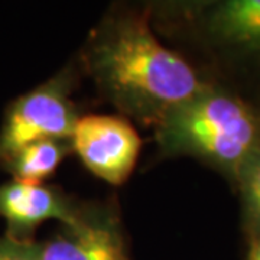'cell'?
<instances>
[{"mask_svg": "<svg viewBox=\"0 0 260 260\" xmlns=\"http://www.w3.org/2000/svg\"><path fill=\"white\" fill-rule=\"evenodd\" d=\"M77 119L67 75L58 74L38 85L6 112L0 130V165L34 142L70 140Z\"/></svg>", "mask_w": 260, "mask_h": 260, "instance_id": "obj_3", "label": "cell"}, {"mask_svg": "<svg viewBox=\"0 0 260 260\" xmlns=\"http://www.w3.org/2000/svg\"><path fill=\"white\" fill-rule=\"evenodd\" d=\"M41 260H130L119 218L110 210H81L47 242Z\"/></svg>", "mask_w": 260, "mask_h": 260, "instance_id": "obj_5", "label": "cell"}, {"mask_svg": "<svg viewBox=\"0 0 260 260\" xmlns=\"http://www.w3.org/2000/svg\"><path fill=\"white\" fill-rule=\"evenodd\" d=\"M88 62L97 84L117 107L155 126L208 87L192 65L162 45L148 22L136 16L102 29Z\"/></svg>", "mask_w": 260, "mask_h": 260, "instance_id": "obj_1", "label": "cell"}, {"mask_svg": "<svg viewBox=\"0 0 260 260\" xmlns=\"http://www.w3.org/2000/svg\"><path fill=\"white\" fill-rule=\"evenodd\" d=\"M70 142L85 168L112 185H121L130 177L142 145L129 121L107 114L78 117Z\"/></svg>", "mask_w": 260, "mask_h": 260, "instance_id": "obj_4", "label": "cell"}, {"mask_svg": "<svg viewBox=\"0 0 260 260\" xmlns=\"http://www.w3.org/2000/svg\"><path fill=\"white\" fill-rule=\"evenodd\" d=\"M243 218L250 239L260 237V149L237 174Z\"/></svg>", "mask_w": 260, "mask_h": 260, "instance_id": "obj_9", "label": "cell"}, {"mask_svg": "<svg viewBox=\"0 0 260 260\" xmlns=\"http://www.w3.org/2000/svg\"><path fill=\"white\" fill-rule=\"evenodd\" d=\"M246 260H260V237L250 239V247L247 251Z\"/></svg>", "mask_w": 260, "mask_h": 260, "instance_id": "obj_11", "label": "cell"}, {"mask_svg": "<svg viewBox=\"0 0 260 260\" xmlns=\"http://www.w3.org/2000/svg\"><path fill=\"white\" fill-rule=\"evenodd\" d=\"M156 140L165 153L201 159L236 178L260 149V120L239 97L208 85L159 121Z\"/></svg>", "mask_w": 260, "mask_h": 260, "instance_id": "obj_2", "label": "cell"}, {"mask_svg": "<svg viewBox=\"0 0 260 260\" xmlns=\"http://www.w3.org/2000/svg\"><path fill=\"white\" fill-rule=\"evenodd\" d=\"M208 29L227 47L260 54V0H227L210 13Z\"/></svg>", "mask_w": 260, "mask_h": 260, "instance_id": "obj_7", "label": "cell"}, {"mask_svg": "<svg viewBox=\"0 0 260 260\" xmlns=\"http://www.w3.org/2000/svg\"><path fill=\"white\" fill-rule=\"evenodd\" d=\"M73 150L70 140L45 139L34 142L19 149L2 167L15 181L28 184H42L59 167V164Z\"/></svg>", "mask_w": 260, "mask_h": 260, "instance_id": "obj_8", "label": "cell"}, {"mask_svg": "<svg viewBox=\"0 0 260 260\" xmlns=\"http://www.w3.org/2000/svg\"><path fill=\"white\" fill-rule=\"evenodd\" d=\"M0 260H41L39 243L0 236Z\"/></svg>", "mask_w": 260, "mask_h": 260, "instance_id": "obj_10", "label": "cell"}, {"mask_svg": "<svg viewBox=\"0 0 260 260\" xmlns=\"http://www.w3.org/2000/svg\"><path fill=\"white\" fill-rule=\"evenodd\" d=\"M80 211L52 186L15 179L0 185V217L8 224L6 236L15 240H32V233L45 221L71 224Z\"/></svg>", "mask_w": 260, "mask_h": 260, "instance_id": "obj_6", "label": "cell"}]
</instances>
